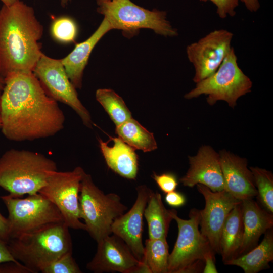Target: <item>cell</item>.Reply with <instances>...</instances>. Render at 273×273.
<instances>
[{
    "instance_id": "1",
    "label": "cell",
    "mask_w": 273,
    "mask_h": 273,
    "mask_svg": "<svg viewBox=\"0 0 273 273\" xmlns=\"http://www.w3.org/2000/svg\"><path fill=\"white\" fill-rule=\"evenodd\" d=\"M0 111L1 130L12 141L47 138L64 128L63 111L33 72H14L5 77Z\"/></svg>"
},
{
    "instance_id": "2",
    "label": "cell",
    "mask_w": 273,
    "mask_h": 273,
    "mask_svg": "<svg viewBox=\"0 0 273 273\" xmlns=\"http://www.w3.org/2000/svg\"><path fill=\"white\" fill-rule=\"evenodd\" d=\"M43 27L34 9L20 0L0 9V73L33 72L43 53Z\"/></svg>"
},
{
    "instance_id": "3",
    "label": "cell",
    "mask_w": 273,
    "mask_h": 273,
    "mask_svg": "<svg viewBox=\"0 0 273 273\" xmlns=\"http://www.w3.org/2000/svg\"><path fill=\"white\" fill-rule=\"evenodd\" d=\"M69 229L63 222L51 224L10 239L8 247L14 258L31 273L41 272L62 255L72 252Z\"/></svg>"
},
{
    "instance_id": "4",
    "label": "cell",
    "mask_w": 273,
    "mask_h": 273,
    "mask_svg": "<svg viewBox=\"0 0 273 273\" xmlns=\"http://www.w3.org/2000/svg\"><path fill=\"white\" fill-rule=\"evenodd\" d=\"M57 170L55 161L42 153L11 149L0 157V187L15 197L35 194Z\"/></svg>"
},
{
    "instance_id": "5",
    "label": "cell",
    "mask_w": 273,
    "mask_h": 273,
    "mask_svg": "<svg viewBox=\"0 0 273 273\" xmlns=\"http://www.w3.org/2000/svg\"><path fill=\"white\" fill-rule=\"evenodd\" d=\"M79 208L85 231L96 242L112 234L114 221L127 209L118 194H105L85 172L80 184Z\"/></svg>"
},
{
    "instance_id": "6",
    "label": "cell",
    "mask_w": 273,
    "mask_h": 273,
    "mask_svg": "<svg viewBox=\"0 0 273 273\" xmlns=\"http://www.w3.org/2000/svg\"><path fill=\"white\" fill-rule=\"evenodd\" d=\"M171 215L176 222L178 232L173 249L169 254L168 273H194L203 271L205 257L213 249L207 239L199 229L200 210L191 209L188 219L179 217L174 209H171Z\"/></svg>"
},
{
    "instance_id": "7",
    "label": "cell",
    "mask_w": 273,
    "mask_h": 273,
    "mask_svg": "<svg viewBox=\"0 0 273 273\" xmlns=\"http://www.w3.org/2000/svg\"><path fill=\"white\" fill-rule=\"evenodd\" d=\"M252 87V81L239 67L237 57L232 47L217 70L197 83L185 98L191 99L205 95L210 105L218 101H224L234 108L238 99L250 92Z\"/></svg>"
},
{
    "instance_id": "8",
    "label": "cell",
    "mask_w": 273,
    "mask_h": 273,
    "mask_svg": "<svg viewBox=\"0 0 273 273\" xmlns=\"http://www.w3.org/2000/svg\"><path fill=\"white\" fill-rule=\"evenodd\" d=\"M97 11L104 15L112 29L122 30L127 37L136 34L141 28L151 29L166 37L178 34L167 20L166 12L148 10L130 0H109L99 5Z\"/></svg>"
},
{
    "instance_id": "9",
    "label": "cell",
    "mask_w": 273,
    "mask_h": 273,
    "mask_svg": "<svg viewBox=\"0 0 273 273\" xmlns=\"http://www.w3.org/2000/svg\"><path fill=\"white\" fill-rule=\"evenodd\" d=\"M1 199L8 212L9 240L51 224L64 222L57 207L39 193L25 198L9 194Z\"/></svg>"
},
{
    "instance_id": "10",
    "label": "cell",
    "mask_w": 273,
    "mask_h": 273,
    "mask_svg": "<svg viewBox=\"0 0 273 273\" xmlns=\"http://www.w3.org/2000/svg\"><path fill=\"white\" fill-rule=\"evenodd\" d=\"M84 173L80 166L70 171H51L38 192L57 207L69 228L85 230L84 223L80 220L79 208L80 184Z\"/></svg>"
},
{
    "instance_id": "11",
    "label": "cell",
    "mask_w": 273,
    "mask_h": 273,
    "mask_svg": "<svg viewBox=\"0 0 273 273\" xmlns=\"http://www.w3.org/2000/svg\"><path fill=\"white\" fill-rule=\"evenodd\" d=\"M33 73L49 97L69 106L80 117L84 125L92 128L90 113L79 99L61 59H54L43 53Z\"/></svg>"
},
{
    "instance_id": "12",
    "label": "cell",
    "mask_w": 273,
    "mask_h": 273,
    "mask_svg": "<svg viewBox=\"0 0 273 273\" xmlns=\"http://www.w3.org/2000/svg\"><path fill=\"white\" fill-rule=\"evenodd\" d=\"M233 35L227 30H215L187 47V57L195 69V83L217 70L232 48Z\"/></svg>"
},
{
    "instance_id": "13",
    "label": "cell",
    "mask_w": 273,
    "mask_h": 273,
    "mask_svg": "<svg viewBox=\"0 0 273 273\" xmlns=\"http://www.w3.org/2000/svg\"><path fill=\"white\" fill-rule=\"evenodd\" d=\"M205 199V207L200 210V232L207 239L215 253L220 254L219 241L222 229L232 209L242 201L223 190L213 192L202 184L196 185Z\"/></svg>"
},
{
    "instance_id": "14",
    "label": "cell",
    "mask_w": 273,
    "mask_h": 273,
    "mask_svg": "<svg viewBox=\"0 0 273 273\" xmlns=\"http://www.w3.org/2000/svg\"><path fill=\"white\" fill-rule=\"evenodd\" d=\"M97 243L96 252L86 264L88 270L95 273L141 272V262L119 237L111 234Z\"/></svg>"
},
{
    "instance_id": "15",
    "label": "cell",
    "mask_w": 273,
    "mask_h": 273,
    "mask_svg": "<svg viewBox=\"0 0 273 273\" xmlns=\"http://www.w3.org/2000/svg\"><path fill=\"white\" fill-rule=\"evenodd\" d=\"M136 191L134 204L114 221L111 233L121 239L141 262L144 252L142 239L144 212L152 190L143 185L138 186Z\"/></svg>"
},
{
    "instance_id": "16",
    "label": "cell",
    "mask_w": 273,
    "mask_h": 273,
    "mask_svg": "<svg viewBox=\"0 0 273 273\" xmlns=\"http://www.w3.org/2000/svg\"><path fill=\"white\" fill-rule=\"evenodd\" d=\"M190 167L179 180L185 187L192 188L199 184L213 192L224 190V181L219 154L211 147H201L197 154L189 156Z\"/></svg>"
},
{
    "instance_id": "17",
    "label": "cell",
    "mask_w": 273,
    "mask_h": 273,
    "mask_svg": "<svg viewBox=\"0 0 273 273\" xmlns=\"http://www.w3.org/2000/svg\"><path fill=\"white\" fill-rule=\"evenodd\" d=\"M224 181V190L240 201L253 199L257 195L247 160L223 150L219 153Z\"/></svg>"
},
{
    "instance_id": "18",
    "label": "cell",
    "mask_w": 273,
    "mask_h": 273,
    "mask_svg": "<svg viewBox=\"0 0 273 273\" xmlns=\"http://www.w3.org/2000/svg\"><path fill=\"white\" fill-rule=\"evenodd\" d=\"M241 205L244 235L238 256L255 247L261 236L273 226L272 214L253 199L242 201Z\"/></svg>"
},
{
    "instance_id": "19",
    "label": "cell",
    "mask_w": 273,
    "mask_h": 273,
    "mask_svg": "<svg viewBox=\"0 0 273 273\" xmlns=\"http://www.w3.org/2000/svg\"><path fill=\"white\" fill-rule=\"evenodd\" d=\"M111 29L110 24L104 18L89 37L82 42L76 43L74 49L61 59L66 72L76 89H80L82 87L84 70L93 49L101 38Z\"/></svg>"
},
{
    "instance_id": "20",
    "label": "cell",
    "mask_w": 273,
    "mask_h": 273,
    "mask_svg": "<svg viewBox=\"0 0 273 273\" xmlns=\"http://www.w3.org/2000/svg\"><path fill=\"white\" fill-rule=\"evenodd\" d=\"M110 139L108 142L99 140L100 148L108 166L121 176L130 179H135L138 171V157L135 149L119 137Z\"/></svg>"
},
{
    "instance_id": "21",
    "label": "cell",
    "mask_w": 273,
    "mask_h": 273,
    "mask_svg": "<svg viewBox=\"0 0 273 273\" xmlns=\"http://www.w3.org/2000/svg\"><path fill=\"white\" fill-rule=\"evenodd\" d=\"M241 202L230 211L221 230L219 247L224 263L238 256L242 244L244 225Z\"/></svg>"
},
{
    "instance_id": "22",
    "label": "cell",
    "mask_w": 273,
    "mask_h": 273,
    "mask_svg": "<svg viewBox=\"0 0 273 273\" xmlns=\"http://www.w3.org/2000/svg\"><path fill=\"white\" fill-rule=\"evenodd\" d=\"M261 242L245 254L224 264L241 268L245 273H257L269 267L273 260L272 228L264 234Z\"/></svg>"
},
{
    "instance_id": "23",
    "label": "cell",
    "mask_w": 273,
    "mask_h": 273,
    "mask_svg": "<svg viewBox=\"0 0 273 273\" xmlns=\"http://www.w3.org/2000/svg\"><path fill=\"white\" fill-rule=\"evenodd\" d=\"M144 217L148 225L149 238H166L173 218L171 209L165 208L159 192L151 191L144 210Z\"/></svg>"
},
{
    "instance_id": "24",
    "label": "cell",
    "mask_w": 273,
    "mask_h": 273,
    "mask_svg": "<svg viewBox=\"0 0 273 273\" xmlns=\"http://www.w3.org/2000/svg\"><path fill=\"white\" fill-rule=\"evenodd\" d=\"M169 256L166 238L147 239L141 262V272L168 273Z\"/></svg>"
},
{
    "instance_id": "25",
    "label": "cell",
    "mask_w": 273,
    "mask_h": 273,
    "mask_svg": "<svg viewBox=\"0 0 273 273\" xmlns=\"http://www.w3.org/2000/svg\"><path fill=\"white\" fill-rule=\"evenodd\" d=\"M116 133L118 137L134 149L147 152L157 148L153 133L132 118L116 126Z\"/></svg>"
},
{
    "instance_id": "26",
    "label": "cell",
    "mask_w": 273,
    "mask_h": 273,
    "mask_svg": "<svg viewBox=\"0 0 273 273\" xmlns=\"http://www.w3.org/2000/svg\"><path fill=\"white\" fill-rule=\"evenodd\" d=\"M96 98L117 126L132 118L131 112L122 98L113 90L100 88L96 90Z\"/></svg>"
},
{
    "instance_id": "27",
    "label": "cell",
    "mask_w": 273,
    "mask_h": 273,
    "mask_svg": "<svg viewBox=\"0 0 273 273\" xmlns=\"http://www.w3.org/2000/svg\"><path fill=\"white\" fill-rule=\"evenodd\" d=\"M262 207L273 213V174L270 171L257 167H250Z\"/></svg>"
},
{
    "instance_id": "28",
    "label": "cell",
    "mask_w": 273,
    "mask_h": 273,
    "mask_svg": "<svg viewBox=\"0 0 273 273\" xmlns=\"http://www.w3.org/2000/svg\"><path fill=\"white\" fill-rule=\"evenodd\" d=\"M52 37L56 41L62 43L74 42L78 28L75 21L72 18L62 16L55 17L51 25Z\"/></svg>"
},
{
    "instance_id": "29",
    "label": "cell",
    "mask_w": 273,
    "mask_h": 273,
    "mask_svg": "<svg viewBox=\"0 0 273 273\" xmlns=\"http://www.w3.org/2000/svg\"><path fill=\"white\" fill-rule=\"evenodd\" d=\"M42 273H81L82 271L72 256L66 253L46 267Z\"/></svg>"
},
{
    "instance_id": "30",
    "label": "cell",
    "mask_w": 273,
    "mask_h": 273,
    "mask_svg": "<svg viewBox=\"0 0 273 273\" xmlns=\"http://www.w3.org/2000/svg\"><path fill=\"white\" fill-rule=\"evenodd\" d=\"M206 2L208 1L214 4L216 8V13L221 19L228 15L233 17L236 15L235 9L239 5V0H199Z\"/></svg>"
},
{
    "instance_id": "31",
    "label": "cell",
    "mask_w": 273,
    "mask_h": 273,
    "mask_svg": "<svg viewBox=\"0 0 273 273\" xmlns=\"http://www.w3.org/2000/svg\"><path fill=\"white\" fill-rule=\"evenodd\" d=\"M152 177L159 188L165 193L175 191L178 186L176 177L171 173H164L160 175L154 173Z\"/></svg>"
},
{
    "instance_id": "32",
    "label": "cell",
    "mask_w": 273,
    "mask_h": 273,
    "mask_svg": "<svg viewBox=\"0 0 273 273\" xmlns=\"http://www.w3.org/2000/svg\"><path fill=\"white\" fill-rule=\"evenodd\" d=\"M0 273H31V271L20 262L11 261L0 263Z\"/></svg>"
},
{
    "instance_id": "33",
    "label": "cell",
    "mask_w": 273,
    "mask_h": 273,
    "mask_svg": "<svg viewBox=\"0 0 273 273\" xmlns=\"http://www.w3.org/2000/svg\"><path fill=\"white\" fill-rule=\"evenodd\" d=\"M165 199L166 202L172 207H180L186 203V198L184 195L175 191L166 193Z\"/></svg>"
},
{
    "instance_id": "34",
    "label": "cell",
    "mask_w": 273,
    "mask_h": 273,
    "mask_svg": "<svg viewBox=\"0 0 273 273\" xmlns=\"http://www.w3.org/2000/svg\"><path fill=\"white\" fill-rule=\"evenodd\" d=\"M215 253L210 251L204 258V266L203 269V273H217V270L215 264Z\"/></svg>"
},
{
    "instance_id": "35",
    "label": "cell",
    "mask_w": 273,
    "mask_h": 273,
    "mask_svg": "<svg viewBox=\"0 0 273 273\" xmlns=\"http://www.w3.org/2000/svg\"><path fill=\"white\" fill-rule=\"evenodd\" d=\"M19 263L11 255L7 245V242L0 237V263L6 262Z\"/></svg>"
},
{
    "instance_id": "36",
    "label": "cell",
    "mask_w": 273,
    "mask_h": 273,
    "mask_svg": "<svg viewBox=\"0 0 273 273\" xmlns=\"http://www.w3.org/2000/svg\"><path fill=\"white\" fill-rule=\"evenodd\" d=\"M0 237L7 242L9 240L7 218L0 213Z\"/></svg>"
},
{
    "instance_id": "37",
    "label": "cell",
    "mask_w": 273,
    "mask_h": 273,
    "mask_svg": "<svg viewBox=\"0 0 273 273\" xmlns=\"http://www.w3.org/2000/svg\"><path fill=\"white\" fill-rule=\"evenodd\" d=\"M243 3L246 8L251 12L257 11L260 8L259 0H240Z\"/></svg>"
},
{
    "instance_id": "38",
    "label": "cell",
    "mask_w": 273,
    "mask_h": 273,
    "mask_svg": "<svg viewBox=\"0 0 273 273\" xmlns=\"http://www.w3.org/2000/svg\"><path fill=\"white\" fill-rule=\"evenodd\" d=\"M5 86V78L0 73V96Z\"/></svg>"
},
{
    "instance_id": "39",
    "label": "cell",
    "mask_w": 273,
    "mask_h": 273,
    "mask_svg": "<svg viewBox=\"0 0 273 273\" xmlns=\"http://www.w3.org/2000/svg\"><path fill=\"white\" fill-rule=\"evenodd\" d=\"M3 4V5L6 6H10L15 3L16 0H0Z\"/></svg>"
},
{
    "instance_id": "40",
    "label": "cell",
    "mask_w": 273,
    "mask_h": 273,
    "mask_svg": "<svg viewBox=\"0 0 273 273\" xmlns=\"http://www.w3.org/2000/svg\"><path fill=\"white\" fill-rule=\"evenodd\" d=\"M70 1V0H60L61 5L63 7H65Z\"/></svg>"
},
{
    "instance_id": "41",
    "label": "cell",
    "mask_w": 273,
    "mask_h": 273,
    "mask_svg": "<svg viewBox=\"0 0 273 273\" xmlns=\"http://www.w3.org/2000/svg\"><path fill=\"white\" fill-rule=\"evenodd\" d=\"M109 1V0H97V3H98V5H100L101 4H102L103 3H104L105 2H106V1Z\"/></svg>"
},
{
    "instance_id": "42",
    "label": "cell",
    "mask_w": 273,
    "mask_h": 273,
    "mask_svg": "<svg viewBox=\"0 0 273 273\" xmlns=\"http://www.w3.org/2000/svg\"><path fill=\"white\" fill-rule=\"evenodd\" d=\"M1 128V111H0V129Z\"/></svg>"
}]
</instances>
